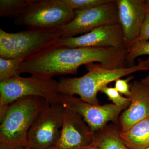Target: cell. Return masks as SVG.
I'll return each mask as SVG.
<instances>
[{
    "label": "cell",
    "mask_w": 149,
    "mask_h": 149,
    "mask_svg": "<svg viewBox=\"0 0 149 149\" xmlns=\"http://www.w3.org/2000/svg\"><path fill=\"white\" fill-rule=\"evenodd\" d=\"M74 17V11L65 0H34L14 23L31 30H61Z\"/></svg>",
    "instance_id": "cell-5"
},
{
    "label": "cell",
    "mask_w": 149,
    "mask_h": 149,
    "mask_svg": "<svg viewBox=\"0 0 149 149\" xmlns=\"http://www.w3.org/2000/svg\"><path fill=\"white\" fill-rule=\"evenodd\" d=\"M22 58H0V81H3L13 76L20 75L18 70Z\"/></svg>",
    "instance_id": "cell-17"
},
{
    "label": "cell",
    "mask_w": 149,
    "mask_h": 149,
    "mask_svg": "<svg viewBox=\"0 0 149 149\" xmlns=\"http://www.w3.org/2000/svg\"><path fill=\"white\" fill-rule=\"evenodd\" d=\"M94 145L100 149H130L123 141L120 130L113 125H106L94 132Z\"/></svg>",
    "instance_id": "cell-15"
},
{
    "label": "cell",
    "mask_w": 149,
    "mask_h": 149,
    "mask_svg": "<svg viewBox=\"0 0 149 149\" xmlns=\"http://www.w3.org/2000/svg\"><path fill=\"white\" fill-rule=\"evenodd\" d=\"M142 62L146 66L148 67L149 68V57L148 58H147L146 60H144L142 59Z\"/></svg>",
    "instance_id": "cell-24"
},
{
    "label": "cell",
    "mask_w": 149,
    "mask_h": 149,
    "mask_svg": "<svg viewBox=\"0 0 149 149\" xmlns=\"http://www.w3.org/2000/svg\"><path fill=\"white\" fill-rule=\"evenodd\" d=\"M149 40V14L148 13L142 30L137 41H148Z\"/></svg>",
    "instance_id": "cell-22"
},
{
    "label": "cell",
    "mask_w": 149,
    "mask_h": 149,
    "mask_svg": "<svg viewBox=\"0 0 149 149\" xmlns=\"http://www.w3.org/2000/svg\"><path fill=\"white\" fill-rule=\"evenodd\" d=\"M61 30H31L8 33L0 29V58H22L54 47L62 37Z\"/></svg>",
    "instance_id": "cell-4"
},
{
    "label": "cell",
    "mask_w": 149,
    "mask_h": 149,
    "mask_svg": "<svg viewBox=\"0 0 149 149\" xmlns=\"http://www.w3.org/2000/svg\"><path fill=\"white\" fill-rule=\"evenodd\" d=\"M47 100L36 96L24 97L11 104L1 118L0 149L27 147V135Z\"/></svg>",
    "instance_id": "cell-3"
},
{
    "label": "cell",
    "mask_w": 149,
    "mask_h": 149,
    "mask_svg": "<svg viewBox=\"0 0 149 149\" xmlns=\"http://www.w3.org/2000/svg\"><path fill=\"white\" fill-rule=\"evenodd\" d=\"M65 108L48 103L32 123L27 135V147L33 149L55 148L59 140Z\"/></svg>",
    "instance_id": "cell-7"
},
{
    "label": "cell",
    "mask_w": 149,
    "mask_h": 149,
    "mask_svg": "<svg viewBox=\"0 0 149 149\" xmlns=\"http://www.w3.org/2000/svg\"><path fill=\"white\" fill-rule=\"evenodd\" d=\"M133 76H130L125 79H118L116 80L115 88L119 93L128 96L129 97L130 95L131 92L130 86L128 83L130 80L133 79Z\"/></svg>",
    "instance_id": "cell-21"
},
{
    "label": "cell",
    "mask_w": 149,
    "mask_h": 149,
    "mask_svg": "<svg viewBox=\"0 0 149 149\" xmlns=\"http://www.w3.org/2000/svg\"><path fill=\"white\" fill-rule=\"evenodd\" d=\"M55 46L71 48H118L126 50L128 52L129 50L122 27L119 24L98 27L77 37H61Z\"/></svg>",
    "instance_id": "cell-10"
},
{
    "label": "cell",
    "mask_w": 149,
    "mask_h": 149,
    "mask_svg": "<svg viewBox=\"0 0 149 149\" xmlns=\"http://www.w3.org/2000/svg\"><path fill=\"white\" fill-rule=\"evenodd\" d=\"M127 52L115 48L54 47L24 60L18 74L27 73L42 79L62 74H75L81 65L99 62L109 69L127 66Z\"/></svg>",
    "instance_id": "cell-1"
},
{
    "label": "cell",
    "mask_w": 149,
    "mask_h": 149,
    "mask_svg": "<svg viewBox=\"0 0 149 149\" xmlns=\"http://www.w3.org/2000/svg\"><path fill=\"white\" fill-rule=\"evenodd\" d=\"M56 149L55 148H52V149Z\"/></svg>",
    "instance_id": "cell-29"
},
{
    "label": "cell",
    "mask_w": 149,
    "mask_h": 149,
    "mask_svg": "<svg viewBox=\"0 0 149 149\" xmlns=\"http://www.w3.org/2000/svg\"><path fill=\"white\" fill-rule=\"evenodd\" d=\"M58 82L53 79H42L33 76H13L0 81V119L8 108L17 100L29 96L43 98L50 104L59 103Z\"/></svg>",
    "instance_id": "cell-6"
},
{
    "label": "cell",
    "mask_w": 149,
    "mask_h": 149,
    "mask_svg": "<svg viewBox=\"0 0 149 149\" xmlns=\"http://www.w3.org/2000/svg\"><path fill=\"white\" fill-rule=\"evenodd\" d=\"M74 12L73 20L61 29L62 38L76 37L101 26L119 24L117 4L114 0L87 10Z\"/></svg>",
    "instance_id": "cell-8"
},
{
    "label": "cell",
    "mask_w": 149,
    "mask_h": 149,
    "mask_svg": "<svg viewBox=\"0 0 149 149\" xmlns=\"http://www.w3.org/2000/svg\"><path fill=\"white\" fill-rule=\"evenodd\" d=\"M20 149H33L32 148H29V147H26V148H21Z\"/></svg>",
    "instance_id": "cell-27"
},
{
    "label": "cell",
    "mask_w": 149,
    "mask_h": 149,
    "mask_svg": "<svg viewBox=\"0 0 149 149\" xmlns=\"http://www.w3.org/2000/svg\"><path fill=\"white\" fill-rule=\"evenodd\" d=\"M34 0H1L0 17L17 18Z\"/></svg>",
    "instance_id": "cell-16"
},
{
    "label": "cell",
    "mask_w": 149,
    "mask_h": 149,
    "mask_svg": "<svg viewBox=\"0 0 149 149\" xmlns=\"http://www.w3.org/2000/svg\"><path fill=\"white\" fill-rule=\"evenodd\" d=\"M141 82L144 85L149 87V74H148L146 77L142 79Z\"/></svg>",
    "instance_id": "cell-23"
},
{
    "label": "cell",
    "mask_w": 149,
    "mask_h": 149,
    "mask_svg": "<svg viewBox=\"0 0 149 149\" xmlns=\"http://www.w3.org/2000/svg\"><path fill=\"white\" fill-rule=\"evenodd\" d=\"M74 11L87 10L111 2L112 0H65Z\"/></svg>",
    "instance_id": "cell-19"
},
{
    "label": "cell",
    "mask_w": 149,
    "mask_h": 149,
    "mask_svg": "<svg viewBox=\"0 0 149 149\" xmlns=\"http://www.w3.org/2000/svg\"><path fill=\"white\" fill-rule=\"evenodd\" d=\"M138 64L130 67L109 69L100 63L86 65L88 73L80 77H61L58 82V93L60 95L73 96L77 95L83 101L91 104L100 105L97 95L109 83L132 73L149 70L138 59Z\"/></svg>",
    "instance_id": "cell-2"
},
{
    "label": "cell",
    "mask_w": 149,
    "mask_h": 149,
    "mask_svg": "<svg viewBox=\"0 0 149 149\" xmlns=\"http://www.w3.org/2000/svg\"><path fill=\"white\" fill-rule=\"evenodd\" d=\"M59 103L80 114L94 132L101 129L110 121H116L123 111L129 106H118L113 104L96 105L83 101L80 98L60 94Z\"/></svg>",
    "instance_id": "cell-9"
},
{
    "label": "cell",
    "mask_w": 149,
    "mask_h": 149,
    "mask_svg": "<svg viewBox=\"0 0 149 149\" xmlns=\"http://www.w3.org/2000/svg\"><path fill=\"white\" fill-rule=\"evenodd\" d=\"M100 91L106 95L109 99L112 101L116 105L122 106L130 105V98L123 97L114 88H110L106 86L102 88Z\"/></svg>",
    "instance_id": "cell-20"
},
{
    "label": "cell",
    "mask_w": 149,
    "mask_h": 149,
    "mask_svg": "<svg viewBox=\"0 0 149 149\" xmlns=\"http://www.w3.org/2000/svg\"><path fill=\"white\" fill-rule=\"evenodd\" d=\"M120 136L130 149H146L149 146V116L139 121Z\"/></svg>",
    "instance_id": "cell-14"
},
{
    "label": "cell",
    "mask_w": 149,
    "mask_h": 149,
    "mask_svg": "<svg viewBox=\"0 0 149 149\" xmlns=\"http://www.w3.org/2000/svg\"><path fill=\"white\" fill-rule=\"evenodd\" d=\"M86 149H100L97 147L95 145H93L89 147L88 148Z\"/></svg>",
    "instance_id": "cell-26"
},
{
    "label": "cell",
    "mask_w": 149,
    "mask_h": 149,
    "mask_svg": "<svg viewBox=\"0 0 149 149\" xmlns=\"http://www.w3.org/2000/svg\"><path fill=\"white\" fill-rule=\"evenodd\" d=\"M146 4L147 12L149 14V0H146Z\"/></svg>",
    "instance_id": "cell-25"
},
{
    "label": "cell",
    "mask_w": 149,
    "mask_h": 149,
    "mask_svg": "<svg viewBox=\"0 0 149 149\" xmlns=\"http://www.w3.org/2000/svg\"><path fill=\"white\" fill-rule=\"evenodd\" d=\"M143 55H149V41H137L133 44L127 54L128 67L135 65V60Z\"/></svg>",
    "instance_id": "cell-18"
},
{
    "label": "cell",
    "mask_w": 149,
    "mask_h": 149,
    "mask_svg": "<svg viewBox=\"0 0 149 149\" xmlns=\"http://www.w3.org/2000/svg\"><path fill=\"white\" fill-rule=\"evenodd\" d=\"M116 1L119 24L122 27L129 50L138 40L148 14L146 0H116Z\"/></svg>",
    "instance_id": "cell-12"
},
{
    "label": "cell",
    "mask_w": 149,
    "mask_h": 149,
    "mask_svg": "<svg viewBox=\"0 0 149 149\" xmlns=\"http://www.w3.org/2000/svg\"><path fill=\"white\" fill-rule=\"evenodd\" d=\"M146 149H149V146L148 147V148H146Z\"/></svg>",
    "instance_id": "cell-28"
},
{
    "label": "cell",
    "mask_w": 149,
    "mask_h": 149,
    "mask_svg": "<svg viewBox=\"0 0 149 149\" xmlns=\"http://www.w3.org/2000/svg\"><path fill=\"white\" fill-rule=\"evenodd\" d=\"M94 132L76 112L65 108L56 149H86L94 145Z\"/></svg>",
    "instance_id": "cell-11"
},
{
    "label": "cell",
    "mask_w": 149,
    "mask_h": 149,
    "mask_svg": "<svg viewBox=\"0 0 149 149\" xmlns=\"http://www.w3.org/2000/svg\"><path fill=\"white\" fill-rule=\"evenodd\" d=\"M130 105L119 117L120 132L149 116V87L136 80L130 85Z\"/></svg>",
    "instance_id": "cell-13"
}]
</instances>
